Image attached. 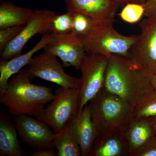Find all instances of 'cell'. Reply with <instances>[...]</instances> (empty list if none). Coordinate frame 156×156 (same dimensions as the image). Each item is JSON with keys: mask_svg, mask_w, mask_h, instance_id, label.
I'll return each instance as SVG.
<instances>
[{"mask_svg": "<svg viewBox=\"0 0 156 156\" xmlns=\"http://www.w3.org/2000/svg\"><path fill=\"white\" fill-rule=\"evenodd\" d=\"M108 62V57L105 55L87 53L85 55L80 68L78 114L104 88Z\"/></svg>", "mask_w": 156, "mask_h": 156, "instance_id": "8992f818", "label": "cell"}, {"mask_svg": "<svg viewBox=\"0 0 156 156\" xmlns=\"http://www.w3.org/2000/svg\"><path fill=\"white\" fill-rule=\"evenodd\" d=\"M56 56L44 52L33 58L25 69L30 79L39 78L66 89H77L79 79L65 72Z\"/></svg>", "mask_w": 156, "mask_h": 156, "instance_id": "ba28073f", "label": "cell"}, {"mask_svg": "<svg viewBox=\"0 0 156 156\" xmlns=\"http://www.w3.org/2000/svg\"><path fill=\"white\" fill-rule=\"evenodd\" d=\"M61 1H65V0H61Z\"/></svg>", "mask_w": 156, "mask_h": 156, "instance_id": "d6a6232c", "label": "cell"}, {"mask_svg": "<svg viewBox=\"0 0 156 156\" xmlns=\"http://www.w3.org/2000/svg\"><path fill=\"white\" fill-rule=\"evenodd\" d=\"M30 154L32 156H58L57 151L54 150L53 148L35 150Z\"/></svg>", "mask_w": 156, "mask_h": 156, "instance_id": "4316f807", "label": "cell"}, {"mask_svg": "<svg viewBox=\"0 0 156 156\" xmlns=\"http://www.w3.org/2000/svg\"><path fill=\"white\" fill-rule=\"evenodd\" d=\"M55 14L54 11L48 10L34 11L22 30L1 53V60H9L21 55L26 44L33 37L37 34H48L50 20Z\"/></svg>", "mask_w": 156, "mask_h": 156, "instance_id": "9c48e42d", "label": "cell"}, {"mask_svg": "<svg viewBox=\"0 0 156 156\" xmlns=\"http://www.w3.org/2000/svg\"><path fill=\"white\" fill-rule=\"evenodd\" d=\"M55 95L35 118L46 123L57 134L77 115L79 93L77 89L60 87L56 89Z\"/></svg>", "mask_w": 156, "mask_h": 156, "instance_id": "5b68a950", "label": "cell"}, {"mask_svg": "<svg viewBox=\"0 0 156 156\" xmlns=\"http://www.w3.org/2000/svg\"><path fill=\"white\" fill-rule=\"evenodd\" d=\"M107 56L104 88L120 97L134 112L156 91L151 83L152 73L126 56Z\"/></svg>", "mask_w": 156, "mask_h": 156, "instance_id": "6da1fadb", "label": "cell"}, {"mask_svg": "<svg viewBox=\"0 0 156 156\" xmlns=\"http://www.w3.org/2000/svg\"><path fill=\"white\" fill-rule=\"evenodd\" d=\"M14 122L8 115H0V156H23L25 152L20 146Z\"/></svg>", "mask_w": 156, "mask_h": 156, "instance_id": "2e32d148", "label": "cell"}, {"mask_svg": "<svg viewBox=\"0 0 156 156\" xmlns=\"http://www.w3.org/2000/svg\"><path fill=\"white\" fill-rule=\"evenodd\" d=\"M72 14L73 27L72 33L82 37L91 30L94 20L86 14L75 11H70Z\"/></svg>", "mask_w": 156, "mask_h": 156, "instance_id": "44dd1931", "label": "cell"}, {"mask_svg": "<svg viewBox=\"0 0 156 156\" xmlns=\"http://www.w3.org/2000/svg\"><path fill=\"white\" fill-rule=\"evenodd\" d=\"M50 35V41L44 49L45 52L60 58L64 67L80 69L87 54L80 37L72 33Z\"/></svg>", "mask_w": 156, "mask_h": 156, "instance_id": "8fae6325", "label": "cell"}, {"mask_svg": "<svg viewBox=\"0 0 156 156\" xmlns=\"http://www.w3.org/2000/svg\"><path fill=\"white\" fill-rule=\"evenodd\" d=\"M141 31L128 51V57L149 73L156 68V15L139 24Z\"/></svg>", "mask_w": 156, "mask_h": 156, "instance_id": "52a82bcc", "label": "cell"}, {"mask_svg": "<svg viewBox=\"0 0 156 156\" xmlns=\"http://www.w3.org/2000/svg\"><path fill=\"white\" fill-rule=\"evenodd\" d=\"M119 6L125 5L129 3H136L142 4L140 0H113Z\"/></svg>", "mask_w": 156, "mask_h": 156, "instance_id": "83f0119b", "label": "cell"}, {"mask_svg": "<svg viewBox=\"0 0 156 156\" xmlns=\"http://www.w3.org/2000/svg\"><path fill=\"white\" fill-rule=\"evenodd\" d=\"M144 12L145 8L143 4L129 3L125 5L119 15L123 21L134 23L140 20Z\"/></svg>", "mask_w": 156, "mask_h": 156, "instance_id": "7402d4cb", "label": "cell"}, {"mask_svg": "<svg viewBox=\"0 0 156 156\" xmlns=\"http://www.w3.org/2000/svg\"><path fill=\"white\" fill-rule=\"evenodd\" d=\"M51 38L50 34H45L38 43L27 53L8 60L0 61V92L5 90L8 86L11 76L19 72L23 68L29 65L33 56L36 52L44 49Z\"/></svg>", "mask_w": 156, "mask_h": 156, "instance_id": "9a60e30c", "label": "cell"}, {"mask_svg": "<svg viewBox=\"0 0 156 156\" xmlns=\"http://www.w3.org/2000/svg\"><path fill=\"white\" fill-rule=\"evenodd\" d=\"M53 90L31 83L23 69L0 92V103L7 108L9 114L35 117L55 98Z\"/></svg>", "mask_w": 156, "mask_h": 156, "instance_id": "7a4b0ae2", "label": "cell"}, {"mask_svg": "<svg viewBox=\"0 0 156 156\" xmlns=\"http://www.w3.org/2000/svg\"><path fill=\"white\" fill-rule=\"evenodd\" d=\"M72 121L56 134L53 145L57 150L58 156H81L80 148L72 129Z\"/></svg>", "mask_w": 156, "mask_h": 156, "instance_id": "d6986e66", "label": "cell"}, {"mask_svg": "<svg viewBox=\"0 0 156 156\" xmlns=\"http://www.w3.org/2000/svg\"><path fill=\"white\" fill-rule=\"evenodd\" d=\"M124 134L130 156H136L155 136L153 126L149 118L133 119Z\"/></svg>", "mask_w": 156, "mask_h": 156, "instance_id": "4fadbf2b", "label": "cell"}, {"mask_svg": "<svg viewBox=\"0 0 156 156\" xmlns=\"http://www.w3.org/2000/svg\"><path fill=\"white\" fill-rule=\"evenodd\" d=\"M136 156H156V136L140 151Z\"/></svg>", "mask_w": 156, "mask_h": 156, "instance_id": "d4e9b609", "label": "cell"}, {"mask_svg": "<svg viewBox=\"0 0 156 156\" xmlns=\"http://www.w3.org/2000/svg\"><path fill=\"white\" fill-rule=\"evenodd\" d=\"M88 105L96 131L95 142L124 132L134 118L129 105L104 88Z\"/></svg>", "mask_w": 156, "mask_h": 156, "instance_id": "3957f363", "label": "cell"}, {"mask_svg": "<svg viewBox=\"0 0 156 156\" xmlns=\"http://www.w3.org/2000/svg\"><path fill=\"white\" fill-rule=\"evenodd\" d=\"M68 11H75L94 20H114L119 6L113 0H65Z\"/></svg>", "mask_w": 156, "mask_h": 156, "instance_id": "7c38bea8", "label": "cell"}, {"mask_svg": "<svg viewBox=\"0 0 156 156\" xmlns=\"http://www.w3.org/2000/svg\"><path fill=\"white\" fill-rule=\"evenodd\" d=\"M144 0H140V2H141V3H143V2H144Z\"/></svg>", "mask_w": 156, "mask_h": 156, "instance_id": "1f68e13d", "label": "cell"}, {"mask_svg": "<svg viewBox=\"0 0 156 156\" xmlns=\"http://www.w3.org/2000/svg\"><path fill=\"white\" fill-rule=\"evenodd\" d=\"M14 116V124L22 142L35 150L54 148L56 134L46 123L27 115Z\"/></svg>", "mask_w": 156, "mask_h": 156, "instance_id": "30bf717a", "label": "cell"}, {"mask_svg": "<svg viewBox=\"0 0 156 156\" xmlns=\"http://www.w3.org/2000/svg\"><path fill=\"white\" fill-rule=\"evenodd\" d=\"M114 21L94 20L91 30L84 36L80 37L86 53L128 57L129 49L138 36H126L119 33L114 27Z\"/></svg>", "mask_w": 156, "mask_h": 156, "instance_id": "277c9868", "label": "cell"}, {"mask_svg": "<svg viewBox=\"0 0 156 156\" xmlns=\"http://www.w3.org/2000/svg\"><path fill=\"white\" fill-rule=\"evenodd\" d=\"M149 119H150L151 122L152 123L156 136V116L150 118H149Z\"/></svg>", "mask_w": 156, "mask_h": 156, "instance_id": "f546056e", "label": "cell"}, {"mask_svg": "<svg viewBox=\"0 0 156 156\" xmlns=\"http://www.w3.org/2000/svg\"><path fill=\"white\" fill-rule=\"evenodd\" d=\"M124 132L116 133L95 142L89 156H128Z\"/></svg>", "mask_w": 156, "mask_h": 156, "instance_id": "e0dca14e", "label": "cell"}, {"mask_svg": "<svg viewBox=\"0 0 156 156\" xmlns=\"http://www.w3.org/2000/svg\"><path fill=\"white\" fill-rule=\"evenodd\" d=\"M72 14L70 11L63 14H56L51 18L49 24V33L53 35H63L72 32Z\"/></svg>", "mask_w": 156, "mask_h": 156, "instance_id": "ffe728a7", "label": "cell"}, {"mask_svg": "<svg viewBox=\"0 0 156 156\" xmlns=\"http://www.w3.org/2000/svg\"><path fill=\"white\" fill-rule=\"evenodd\" d=\"M72 129L81 151V156H89L96 138L88 103L72 122Z\"/></svg>", "mask_w": 156, "mask_h": 156, "instance_id": "5bb4252c", "label": "cell"}, {"mask_svg": "<svg viewBox=\"0 0 156 156\" xmlns=\"http://www.w3.org/2000/svg\"><path fill=\"white\" fill-rule=\"evenodd\" d=\"M156 116V91L134 112V119Z\"/></svg>", "mask_w": 156, "mask_h": 156, "instance_id": "603a6c76", "label": "cell"}, {"mask_svg": "<svg viewBox=\"0 0 156 156\" xmlns=\"http://www.w3.org/2000/svg\"><path fill=\"white\" fill-rule=\"evenodd\" d=\"M153 73L154 74L156 75V68L155 69H154V70Z\"/></svg>", "mask_w": 156, "mask_h": 156, "instance_id": "4dcf8cb0", "label": "cell"}, {"mask_svg": "<svg viewBox=\"0 0 156 156\" xmlns=\"http://www.w3.org/2000/svg\"><path fill=\"white\" fill-rule=\"evenodd\" d=\"M24 25L15 26L0 30V52L5 49L6 46L18 35Z\"/></svg>", "mask_w": 156, "mask_h": 156, "instance_id": "cb8c5ba5", "label": "cell"}, {"mask_svg": "<svg viewBox=\"0 0 156 156\" xmlns=\"http://www.w3.org/2000/svg\"><path fill=\"white\" fill-rule=\"evenodd\" d=\"M142 4L145 8L144 15L149 17L156 15V0H144Z\"/></svg>", "mask_w": 156, "mask_h": 156, "instance_id": "484cf974", "label": "cell"}, {"mask_svg": "<svg viewBox=\"0 0 156 156\" xmlns=\"http://www.w3.org/2000/svg\"><path fill=\"white\" fill-rule=\"evenodd\" d=\"M151 80L152 86L156 91V75L152 73L151 75Z\"/></svg>", "mask_w": 156, "mask_h": 156, "instance_id": "f1b7e54d", "label": "cell"}, {"mask_svg": "<svg viewBox=\"0 0 156 156\" xmlns=\"http://www.w3.org/2000/svg\"><path fill=\"white\" fill-rule=\"evenodd\" d=\"M33 12L30 8L19 7L10 2L2 1L0 5V30L25 25Z\"/></svg>", "mask_w": 156, "mask_h": 156, "instance_id": "ac0fdd59", "label": "cell"}]
</instances>
